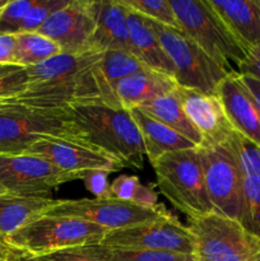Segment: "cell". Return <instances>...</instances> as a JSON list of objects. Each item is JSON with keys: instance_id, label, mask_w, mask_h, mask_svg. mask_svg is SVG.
Here are the masks:
<instances>
[{"instance_id": "obj_4", "label": "cell", "mask_w": 260, "mask_h": 261, "mask_svg": "<svg viewBox=\"0 0 260 261\" xmlns=\"http://www.w3.org/2000/svg\"><path fill=\"white\" fill-rule=\"evenodd\" d=\"M160 193L189 218L214 213L198 148L162 155L152 163Z\"/></svg>"}, {"instance_id": "obj_22", "label": "cell", "mask_w": 260, "mask_h": 261, "mask_svg": "<svg viewBox=\"0 0 260 261\" xmlns=\"http://www.w3.org/2000/svg\"><path fill=\"white\" fill-rule=\"evenodd\" d=\"M129 112L139 129L144 144L145 155L150 165L167 153L198 148L193 142L176 133L171 127L166 126L162 122L152 119L139 109H132L129 110Z\"/></svg>"}, {"instance_id": "obj_36", "label": "cell", "mask_w": 260, "mask_h": 261, "mask_svg": "<svg viewBox=\"0 0 260 261\" xmlns=\"http://www.w3.org/2000/svg\"><path fill=\"white\" fill-rule=\"evenodd\" d=\"M17 65V35L0 33V66Z\"/></svg>"}, {"instance_id": "obj_32", "label": "cell", "mask_w": 260, "mask_h": 261, "mask_svg": "<svg viewBox=\"0 0 260 261\" xmlns=\"http://www.w3.org/2000/svg\"><path fill=\"white\" fill-rule=\"evenodd\" d=\"M36 0H8L0 10V33L17 35Z\"/></svg>"}, {"instance_id": "obj_24", "label": "cell", "mask_w": 260, "mask_h": 261, "mask_svg": "<svg viewBox=\"0 0 260 261\" xmlns=\"http://www.w3.org/2000/svg\"><path fill=\"white\" fill-rule=\"evenodd\" d=\"M60 46L38 32L17 33V65L30 68L61 54Z\"/></svg>"}, {"instance_id": "obj_26", "label": "cell", "mask_w": 260, "mask_h": 261, "mask_svg": "<svg viewBox=\"0 0 260 261\" xmlns=\"http://www.w3.org/2000/svg\"><path fill=\"white\" fill-rule=\"evenodd\" d=\"M111 198L130 201L144 208L158 205V194L149 186L140 184L137 176L120 175L110 184Z\"/></svg>"}, {"instance_id": "obj_38", "label": "cell", "mask_w": 260, "mask_h": 261, "mask_svg": "<svg viewBox=\"0 0 260 261\" xmlns=\"http://www.w3.org/2000/svg\"><path fill=\"white\" fill-rule=\"evenodd\" d=\"M240 79H241L242 84L245 86V88L249 91V93L251 94L252 99H254L255 105H256L257 110L260 112V81H257L254 76L246 75V74H240Z\"/></svg>"}, {"instance_id": "obj_8", "label": "cell", "mask_w": 260, "mask_h": 261, "mask_svg": "<svg viewBox=\"0 0 260 261\" xmlns=\"http://www.w3.org/2000/svg\"><path fill=\"white\" fill-rule=\"evenodd\" d=\"M147 22L173 64L178 86L217 93L219 84L231 73L217 64L183 31L166 27L152 19H147Z\"/></svg>"}, {"instance_id": "obj_39", "label": "cell", "mask_w": 260, "mask_h": 261, "mask_svg": "<svg viewBox=\"0 0 260 261\" xmlns=\"http://www.w3.org/2000/svg\"><path fill=\"white\" fill-rule=\"evenodd\" d=\"M22 255L15 252L7 245L0 241V261H22Z\"/></svg>"}, {"instance_id": "obj_41", "label": "cell", "mask_w": 260, "mask_h": 261, "mask_svg": "<svg viewBox=\"0 0 260 261\" xmlns=\"http://www.w3.org/2000/svg\"><path fill=\"white\" fill-rule=\"evenodd\" d=\"M4 193H7V191H5V189L0 185V194H4Z\"/></svg>"}, {"instance_id": "obj_25", "label": "cell", "mask_w": 260, "mask_h": 261, "mask_svg": "<svg viewBox=\"0 0 260 261\" xmlns=\"http://www.w3.org/2000/svg\"><path fill=\"white\" fill-rule=\"evenodd\" d=\"M223 145L236 161L242 177L260 181V145L237 132H235Z\"/></svg>"}, {"instance_id": "obj_33", "label": "cell", "mask_w": 260, "mask_h": 261, "mask_svg": "<svg viewBox=\"0 0 260 261\" xmlns=\"http://www.w3.org/2000/svg\"><path fill=\"white\" fill-rule=\"evenodd\" d=\"M70 0H36L20 25V32H37L50 15L65 7Z\"/></svg>"}, {"instance_id": "obj_3", "label": "cell", "mask_w": 260, "mask_h": 261, "mask_svg": "<svg viewBox=\"0 0 260 261\" xmlns=\"http://www.w3.org/2000/svg\"><path fill=\"white\" fill-rule=\"evenodd\" d=\"M45 139L86 143L68 109L0 102V154H25L36 143Z\"/></svg>"}, {"instance_id": "obj_37", "label": "cell", "mask_w": 260, "mask_h": 261, "mask_svg": "<svg viewBox=\"0 0 260 261\" xmlns=\"http://www.w3.org/2000/svg\"><path fill=\"white\" fill-rule=\"evenodd\" d=\"M237 73L254 76L260 81V46L251 48L244 63L237 68Z\"/></svg>"}, {"instance_id": "obj_20", "label": "cell", "mask_w": 260, "mask_h": 261, "mask_svg": "<svg viewBox=\"0 0 260 261\" xmlns=\"http://www.w3.org/2000/svg\"><path fill=\"white\" fill-rule=\"evenodd\" d=\"M58 200L40 196H23L12 193L0 194V241L45 216Z\"/></svg>"}, {"instance_id": "obj_14", "label": "cell", "mask_w": 260, "mask_h": 261, "mask_svg": "<svg viewBox=\"0 0 260 261\" xmlns=\"http://www.w3.org/2000/svg\"><path fill=\"white\" fill-rule=\"evenodd\" d=\"M25 154H35L48 161L51 165L82 180L91 171L103 170L111 172L122 167L115 158L98 148L83 142L65 139H45L36 143Z\"/></svg>"}, {"instance_id": "obj_30", "label": "cell", "mask_w": 260, "mask_h": 261, "mask_svg": "<svg viewBox=\"0 0 260 261\" xmlns=\"http://www.w3.org/2000/svg\"><path fill=\"white\" fill-rule=\"evenodd\" d=\"M111 249L102 244L83 245L22 261H110Z\"/></svg>"}, {"instance_id": "obj_5", "label": "cell", "mask_w": 260, "mask_h": 261, "mask_svg": "<svg viewBox=\"0 0 260 261\" xmlns=\"http://www.w3.org/2000/svg\"><path fill=\"white\" fill-rule=\"evenodd\" d=\"M181 30L217 64L233 73L232 64L239 68L249 51L229 31L209 0H171Z\"/></svg>"}, {"instance_id": "obj_31", "label": "cell", "mask_w": 260, "mask_h": 261, "mask_svg": "<svg viewBox=\"0 0 260 261\" xmlns=\"http://www.w3.org/2000/svg\"><path fill=\"white\" fill-rule=\"evenodd\" d=\"M30 84L27 68L19 65L0 66V102L17 99Z\"/></svg>"}, {"instance_id": "obj_21", "label": "cell", "mask_w": 260, "mask_h": 261, "mask_svg": "<svg viewBox=\"0 0 260 261\" xmlns=\"http://www.w3.org/2000/svg\"><path fill=\"white\" fill-rule=\"evenodd\" d=\"M127 25L133 55L137 56L147 68L162 71L175 78L173 64L168 59L147 19L139 13L127 9Z\"/></svg>"}, {"instance_id": "obj_23", "label": "cell", "mask_w": 260, "mask_h": 261, "mask_svg": "<svg viewBox=\"0 0 260 261\" xmlns=\"http://www.w3.org/2000/svg\"><path fill=\"white\" fill-rule=\"evenodd\" d=\"M137 109H139L140 111L147 114L152 119L157 120V121L165 124L166 126L175 130L176 133L193 142L198 148L201 145L200 134L186 116L175 91L167 96L160 97V98H155L153 101L147 102V103H143L142 106L137 107Z\"/></svg>"}, {"instance_id": "obj_40", "label": "cell", "mask_w": 260, "mask_h": 261, "mask_svg": "<svg viewBox=\"0 0 260 261\" xmlns=\"http://www.w3.org/2000/svg\"><path fill=\"white\" fill-rule=\"evenodd\" d=\"M8 3V0H0V10H2V8L4 7L5 4H7Z\"/></svg>"}, {"instance_id": "obj_19", "label": "cell", "mask_w": 260, "mask_h": 261, "mask_svg": "<svg viewBox=\"0 0 260 261\" xmlns=\"http://www.w3.org/2000/svg\"><path fill=\"white\" fill-rule=\"evenodd\" d=\"M247 51L260 46V0H209Z\"/></svg>"}, {"instance_id": "obj_16", "label": "cell", "mask_w": 260, "mask_h": 261, "mask_svg": "<svg viewBox=\"0 0 260 261\" xmlns=\"http://www.w3.org/2000/svg\"><path fill=\"white\" fill-rule=\"evenodd\" d=\"M233 129L245 138L260 145V112L237 71L222 81L217 89Z\"/></svg>"}, {"instance_id": "obj_34", "label": "cell", "mask_w": 260, "mask_h": 261, "mask_svg": "<svg viewBox=\"0 0 260 261\" xmlns=\"http://www.w3.org/2000/svg\"><path fill=\"white\" fill-rule=\"evenodd\" d=\"M111 249V247H110ZM194 256L175 252L144 251V250L111 249L110 261H190Z\"/></svg>"}, {"instance_id": "obj_17", "label": "cell", "mask_w": 260, "mask_h": 261, "mask_svg": "<svg viewBox=\"0 0 260 261\" xmlns=\"http://www.w3.org/2000/svg\"><path fill=\"white\" fill-rule=\"evenodd\" d=\"M177 86V82L172 75L145 68L121 79L115 86V93L121 109L129 111L143 103L172 93Z\"/></svg>"}, {"instance_id": "obj_1", "label": "cell", "mask_w": 260, "mask_h": 261, "mask_svg": "<svg viewBox=\"0 0 260 261\" xmlns=\"http://www.w3.org/2000/svg\"><path fill=\"white\" fill-rule=\"evenodd\" d=\"M103 53H61L27 68L30 84L12 101L42 109H70L84 105H107L121 110L114 88L102 71Z\"/></svg>"}, {"instance_id": "obj_15", "label": "cell", "mask_w": 260, "mask_h": 261, "mask_svg": "<svg viewBox=\"0 0 260 261\" xmlns=\"http://www.w3.org/2000/svg\"><path fill=\"white\" fill-rule=\"evenodd\" d=\"M175 93L191 124L201 137L199 148L223 145L236 130L227 117L223 103L217 93L177 86Z\"/></svg>"}, {"instance_id": "obj_10", "label": "cell", "mask_w": 260, "mask_h": 261, "mask_svg": "<svg viewBox=\"0 0 260 261\" xmlns=\"http://www.w3.org/2000/svg\"><path fill=\"white\" fill-rule=\"evenodd\" d=\"M168 212L162 204L154 208H144L130 201L109 199H76L58 200L55 206L45 216L69 217L97 224L107 231L137 226L148 221H154Z\"/></svg>"}, {"instance_id": "obj_2", "label": "cell", "mask_w": 260, "mask_h": 261, "mask_svg": "<svg viewBox=\"0 0 260 261\" xmlns=\"http://www.w3.org/2000/svg\"><path fill=\"white\" fill-rule=\"evenodd\" d=\"M68 111L84 142L111 155L124 168H143L144 144L129 111L107 105H84Z\"/></svg>"}, {"instance_id": "obj_18", "label": "cell", "mask_w": 260, "mask_h": 261, "mask_svg": "<svg viewBox=\"0 0 260 261\" xmlns=\"http://www.w3.org/2000/svg\"><path fill=\"white\" fill-rule=\"evenodd\" d=\"M117 50L132 53L127 25V9L120 0L101 2L96 31L88 43V51Z\"/></svg>"}, {"instance_id": "obj_6", "label": "cell", "mask_w": 260, "mask_h": 261, "mask_svg": "<svg viewBox=\"0 0 260 261\" xmlns=\"http://www.w3.org/2000/svg\"><path fill=\"white\" fill-rule=\"evenodd\" d=\"M107 229L69 217L42 216L7 237L4 244L23 260L83 245L101 244Z\"/></svg>"}, {"instance_id": "obj_29", "label": "cell", "mask_w": 260, "mask_h": 261, "mask_svg": "<svg viewBox=\"0 0 260 261\" xmlns=\"http://www.w3.org/2000/svg\"><path fill=\"white\" fill-rule=\"evenodd\" d=\"M127 9L139 13L147 19H152L166 27L181 30L175 12L171 5V0H120Z\"/></svg>"}, {"instance_id": "obj_11", "label": "cell", "mask_w": 260, "mask_h": 261, "mask_svg": "<svg viewBox=\"0 0 260 261\" xmlns=\"http://www.w3.org/2000/svg\"><path fill=\"white\" fill-rule=\"evenodd\" d=\"M78 177L59 170L35 154H0V185L5 191L23 196L51 198L59 186Z\"/></svg>"}, {"instance_id": "obj_42", "label": "cell", "mask_w": 260, "mask_h": 261, "mask_svg": "<svg viewBox=\"0 0 260 261\" xmlns=\"http://www.w3.org/2000/svg\"><path fill=\"white\" fill-rule=\"evenodd\" d=\"M190 261H195V259H194V260H190Z\"/></svg>"}, {"instance_id": "obj_28", "label": "cell", "mask_w": 260, "mask_h": 261, "mask_svg": "<svg viewBox=\"0 0 260 261\" xmlns=\"http://www.w3.org/2000/svg\"><path fill=\"white\" fill-rule=\"evenodd\" d=\"M237 221L260 239V181L242 177V200Z\"/></svg>"}, {"instance_id": "obj_35", "label": "cell", "mask_w": 260, "mask_h": 261, "mask_svg": "<svg viewBox=\"0 0 260 261\" xmlns=\"http://www.w3.org/2000/svg\"><path fill=\"white\" fill-rule=\"evenodd\" d=\"M109 171L96 170L86 173L82 181L86 185V189L91 194H93L97 199H109L111 198L109 182Z\"/></svg>"}, {"instance_id": "obj_13", "label": "cell", "mask_w": 260, "mask_h": 261, "mask_svg": "<svg viewBox=\"0 0 260 261\" xmlns=\"http://www.w3.org/2000/svg\"><path fill=\"white\" fill-rule=\"evenodd\" d=\"M101 2L70 0L47 18L37 32L51 38L66 54L88 51V43L96 31Z\"/></svg>"}, {"instance_id": "obj_7", "label": "cell", "mask_w": 260, "mask_h": 261, "mask_svg": "<svg viewBox=\"0 0 260 261\" xmlns=\"http://www.w3.org/2000/svg\"><path fill=\"white\" fill-rule=\"evenodd\" d=\"M188 228L195 241V261H260V239L237 219L214 212L189 218Z\"/></svg>"}, {"instance_id": "obj_9", "label": "cell", "mask_w": 260, "mask_h": 261, "mask_svg": "<svg viewBox=\"0 0 260 261\" xmlns=\"http://www.w3.org/2000/svg\"><path fill=\"white\" fill-rule=\"evenodd\" d=\"M111 249L165 251L194 256L195 241L188 226L168 212L154 221L107 231L101 241Z\"/></svg>"}, {"instance_id": "obj_12", "label": "cell", "mask_w": 260, "mask_h": 261, "mask_svg": "<svg viewBox=\"0 0 260 261\" xmlns=\"http://www.w3.org/2000/svg\"><path fill=\"white\" fill-rule=\"evenodd\" d=\"M206 193L214 211L239 219L242 200V175L224 145L198 148Z\"/></svg>"}, {"instance_id": "obj_27", "label": "cell", "mask_w": 260, "mask_h": 261, "mask_svg": "<svg viewBox=\"0 0 260 261\" xmlns=\"http://www.w3.org/2000/svg\"><path fill=\"white\" fill-rule=\"evenodd\" d=\"M147 66L143 65L142 61L133 55L132 53L126 51H117L110 50L105 51L103 59H102V71L109 82L110 86L114 88L121 79L137 73V71L143 70Z\"/></svg>"}]
</instances>
